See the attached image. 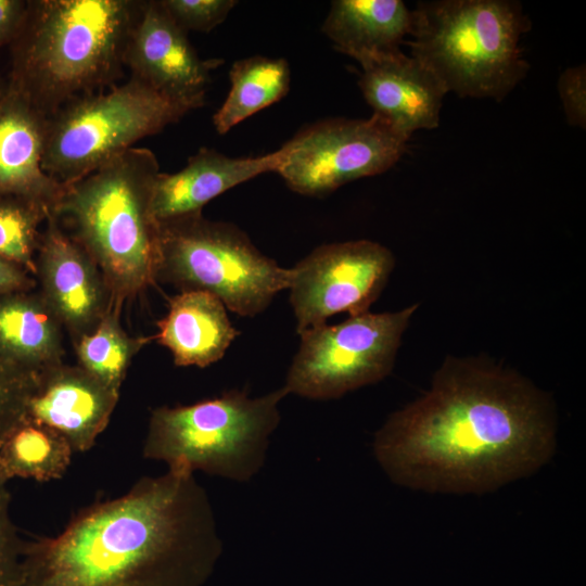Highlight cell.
I'll return each instance as SVG.
<instances>
[{"instance_id": "obj_17", "label": "cell", "mask_w": 586, "mask_h": 586, "mask_svg": "<svg viewBox=\"0 0 586 586\" xmlns=\"http://www.w3.org/2000/svg\"><path fill=\"white\" fill-rule=\"evenodd\" d=\"M47 119L9 88L0 98V194L36 201L53 215L65 186L42 167Z\"/></svg>"}, {"instance_id": "obj_7", "label": "cell", "mask_w": 586, "mask_h": 586, "mask_svg": "<svg viewBox=\"0 0 586 586\" xmlns=\"http://www.w3.org/2000/svg\"><path fill=\"white\" fill-rule=\"evenodd\" d=\"M158 226L157 281L211 293L243 317L260 314L289 289L291 268L264 255L233 224L209 220L201 213Z\"/></svg>"}, {"instance_id": "obj_8", "label": "cell", "mask_w": 586, "mask_h": 586, "mask_svg": "<svg viewBox=\"0 0 586 586\" xmlns=\"http://www.w3.org/2000/svg\"><path fill=\"white\" fill-rule=\"evenodd\" d=\"M191 111L132 77L78 98L47 119L43 170L69 184Z\"/></svg>"}, {"instance_id": "obj_31", "label": "cell", "mask_w": 586, "mask_h": 586, "mask_svg": "<svg viewBox=\"0 0 586 586\" xmlns=\"http://www.w3.org/2000/svg\"><path fill=\"white\" fill-rule=\"evenodd\" d=\"M7 89H8V82L7 80H3L1 77H0V98H2L4 95V93L7 92Z\"/></svg>"}, {"instance_id": "obj_18", "label": "cell", "mask_w": 586, "mask_h": 586, "mask_svg": "<svg viewBox=\"0 0 586 586\" xmlns=\"http://www.w3.org/2000/svg\"><path fill=\"white\" fill-rule=\"evenodd\" d=\"M227 310L211 293L181 291L169 300L153 337L171 353L176 366L205 368L220 360L240 334Z\"/></svg>"}, {"instance_id": "obj_14", "label": "cell", "mask_w": 586, "mask_h": 586, "mask_svg": "<svg viewBox=\"0 0 586 586\" xmlns=\"http://www.w3.org/2000/svg\"><path fill=\"white\" fill-rule=\"evenodd\" d=\"M119 392L64 362L37 377L26 418L60 433L74 451L89 450L110 422Z\"/></svg>"}, {"instance_id": "obj_11", "label": "cell", "mask_w": 586, "mask_h": 586, "mask_svg": "<svg viewBox=\"0 0 586 586\" xmlns=\"http://www.w3.org/2000/svg\"><path fill=\"white\" fill-rule=\"evenodd\" d=\"M393 253L371 240L323 244L291 267L290 303L301 334L334 315L369 311L394 269Z\"/></svg>"}, {"instance_id": "obj_27", "label": "cell", "mask_w": 586, "mask_h": 586, "mask_svg": "<svg viewBox=\"0 0 586 586\" xmlns=\"http://www.w3.org/2000/svg\"><path fill=\"white\" fill-rule=\"evenodd\" d=\"M10 494L0 484V586H18L24 542L10 517Z\"/></svg>"}, {"instance_id": "obj_21", "label": "cell", "mask_w": 586, "mask_h": 586, "mask_svg": "<svg viewBox=\"0 0 586 586\" xmlns=\"http://www.w3.org/2000/svg\"><path fill=\"white\" fill-rule=\"evenodd\" d=\"M290 67L285 59L254 55L235 61L230 71V89L213 115L219 135L270 106L290 89Z\"/></svg>"}, {"instance_id": "obj_25", "label": "cell", "mask_w": 586, "mask_h": 586, "mask_svg": "<svg viewBox=\"0 0 586 586\" xmlns=\"http://www.w3.org/2000/svg\"><path fill=\"white\" fill-rule=\"evenodd\" d=\"M37 377L25 373L0 358V443L26 418V405Z\"/></svg>"}, {"instance_id": "obj_13", "label": "cell", "mask_w": 586, "mask_h": 586, "mask_svg": "<svg viewBox=\"0 0 586 586\" xmlns=\"http://www.w3.org/2000/svg\"><path fill=\"white\" fill-rule=\"evenodd\" d=\"M35 265L38 290L74 342L115 304L95 262L53 215L44 222Z\"/></svg>"}, {"instance_id": "obj_20", "label": "cell", "mask_w": 586, "mask_h": 586, "mask_svg": "<svg viewBox=\"0 0 586 586\" xmlns=\"http://www.w3.org/2000/svg\"><path fill=\"white\" fill-rule=\"evenodd\" d=\"M413 26V11L402 0H334L321 29L337 51L360 62L402 51Z\"/></svg>"}, {"instance_id": "obj_26", "label": "cell", "mask_w": 586, "mask_h": 586, "mask_svg": "<svg viewBox=\"0 0 586 586\" xmlns=\"http://www.w3.org/2000/svg\"><path fill=\"white\" fill-rule=\"evenodd\" d=\"M174 22L186 33H208L235 7L234 0H161Z\"/></svg>"}, {"instance_id": "obj_30", "label": "cell", "mask_w": 586, "mask_h": 586, "mask_svg": "<svg viewBox=\"0 0 586 586\" xmlns=\"http://www.w3.org/2000/svg\"><path fill=\"white\" fill-rule=\"evenodd\" d=\"M36 288L37 282L33 275L0 256V296Z\"/></svg>"}, {"instance_id": "obj_19", "label": "cell", "mask_w": 586, "mask_h": 586, "mask_svg": "<svg viewBox=\"0 0 586 586\" xmlns=\"http://www.w3.org/2000/svg\"><path fill=\"white\" fill-rule=\"evenodd\" d=\"M63 324L38 289L0 296V358L34 377L61 365Z\"/></svg>"}, {"instance_id": "obj_24", "label": "cell", "mask_w": 586, "mask_h": 586, "mask_svg": "<svg viewBox=\"0 0 586 586\" xmlns=\"http://www.w3.org/2000/svg\"><path fill=\"white\" fill-rule=\"evenodd\" d=\"M51 212L42 204L17 195L0 194V256L35 278L40 226Z\"/></svg>"}, {"instance_id": "obj_28", "label": "cell", "mask_w": 586, "mask_h": 586, "mask_svg": "<svg viewBox=\"0 0 586 586\" xmlns=\"http://www.w3.org/2000/svg\"><path fill=\"white\" fill-rule=\"evenodd\" d=\"M558 91L565 118L571 126H586V69L585 65L566 68L558 81Z\"/></svg>"}, {"instance_id": "obj_4", "label": "cell", "mask_w": 586, "mask_h": 586, "mask_svg": "<svg viewBox=\"0 0 586 586\" xmlns=\"http://www.w3.org/2000/svg\"><path fill=\"white\" fill-rule=\"evenodd\" d=\"M160 165L145 148H130L66 184L53 216L92 257L115 304L157 281L160 226L152 195Z\"/></svg>"}, {"instance_id": "obj_2", "label": "cell", "mask_w": 586, "mask_h": 586, "mask_svg": "<svg viewBox=\"0 0 586 586\" xmlns=\"http://www.w3.org/2000/svg\"><path fill=\"white\" fill-rule=\"evenodd\" d=\"M221 551L205 489L168 469L24 543L18 586H202Z\"/></svg>"}, {"instance_id": "obj_12", "label": "cell", "mask_w": 586, "mask_h": 586, "mask_svg": "<svg viewBox=\"0 0 586 586\" xmlns=\"http://www.w3.org/2000/svg\"><path fill=\"white\" fill-rule=\"evenodd\" d=\"M161 0H141L124 65L130 77L193 110L205 104L211 73L222 61L200 58Z\"/></svg>"}, {"instance_id": "obj_9", "label": "cell", "mask_w": 586, "mask_h": 586, "mask_svg": "<svg viewBox=\"0 0 586 586\" xmlns=\"http://www.w3.org/2000/svg\"><path fill=\"white\" fill-rule=\"evenodd\" d=\"M417 309L412 304L396 311H366L301 333L282 387L288 395L324 400L383 380Z\"/></svg>"}, {"instance_id": "obj_22", "label": "cell", "mask_w": 586, "mask_h": 586, "mask_svg": "<svg viewBox=\"0 0 586 586\" xmlns=\"http://www.w3.org/2000/svg\"><path fill=\"white\" fill-rule=\"evenodd\" d=\"M74 450L53 429L25 418L0 443V484L15 477L48 482L63 476Z\"/></svg>"}, {"instance_id": "obj_3", "label": "cell", "mask_w": 586, "mask_h": 586, "mask_svg": "<svg viewBox=\"0 0 586 586\" xmlns=\"http://www.w3.org/2000/svg\"><path fill=\"white\" fill-rule=\"evenodd\" d=\"M141 0H31L10 43L8 88L47 117L122 79Z\"/></svg>"}, {"instance_id": "obj_1", "label": "cell", "mask_w": 586, "mask_h": 586, "mask_svg": "<svg viewBox=\"0 0 586 586\" xmlns=\"http://www.w3.org/2000/svg\"><path fill=\"white\" fill-rule=\"evenodd\" d=\"M551 397L515 371L447 357L430 388L393 412L373 440L396 484L442 494H484L539 470L556 450Z\"/></svg>"}, {"instance_id": "obj_23", "label": "cell", "mask_w": 586, "mask_h": 586, "mask_svg": "<svg viewBox=\"0 0 586 586\" xmlns=\"http://www.w3.org/2000/svg\"><path fill=\"white\" fill-rule=\"evenodd\" d=\"M120 309L113 304L93 331L74 342L78 366L117 392L132 358L154 339L130 336L120 324Z\"/></svg>"}, {"instance_id": "obj_10", "label": "cell", "mask_w": 586, "mask_h": 586, "mask_svg": "<svg viewBox=\"0 0 586 586\" xmlns=\"http://www.w3.org/2000/svg\"><path fill=\"white\" fill-rule=\"evenodd\" d=\"M407 142L373 114L367 119H323L282 145L286 155L276 173L292 191L323 196L353 180L386 171L406 152Z\"/></svg>"}, {"instance_id": "obj_6", "label": "cell", "mask_w": 586, "mask_h": 586, "mask_svg": "<svg viewBox=\"0 0 586 586\" xmlns=\"http://www.w3.org/2000/svg\"><path fill=\"white\" fill-rule=\"evenodd\" d=\"M286 395L283 387L259 397L234 388L192 405L157 407L150 416L143 457L164 461L168 469L249 481L264 466Z\"/></svg>"}, {"instance_id": "obj_15", "label": "cell", "mask_w": 586, "mask_h": 586, "mask_svg": "<svg viewBox=\"0 0 586 586\" xmlns=\"http://www.w3.org/2000/svg\"><path fill=\"white\" fill-rule=\"evenodd\" d=\"M361 93L373 115L409 140L420 129L438 126L447 91L419 60L398 51L358 62Z\"/></svg>"}, {"instance_id": "obj_5", "label": "cell", "mask_w": 586, "mask_h": 586, "mask_svg": "<svg viewBox=\"0 0 586 586\" xmlns=\"http://www.w3.org/2000/svg\"><path fill=\"white\" fill-rule=\"evenodd\" d=\"M407 41L447 92L501 101L526 76L520 40L531 22L512 0L421 1Z\"/></svg>"}, {"instance_id": "obj_16", "label": "cell", "mask_w": 586, "mask_h": 586, "mask_svg": "<svg viewBox=\"0 0 586 586\" xmlns=\"http://www.w3.org/2000/svg\"><path fill=\"white\" fill-rule=\"evenodd\" d=\"M285 149L255 157H229L201 148L177 173H160L153 189L152 214L157 222L201 214L213 199L256 176L277 171Z\"/></svg>"}, {"instance_id": "obj_29", "label": "cell", "mask_w": 586, "mask_h": 586, "mask_svg": "<svg viewBox=\"0 0 586 586\" xmlns=\"http://www.w3.org/2000/svg\"><path fill=\"white\" fill-rule=\"evenodd\" d=\"M28 8L27 0H0V47L10 46L18 34Z\"/></svg>"}]
</instances>
